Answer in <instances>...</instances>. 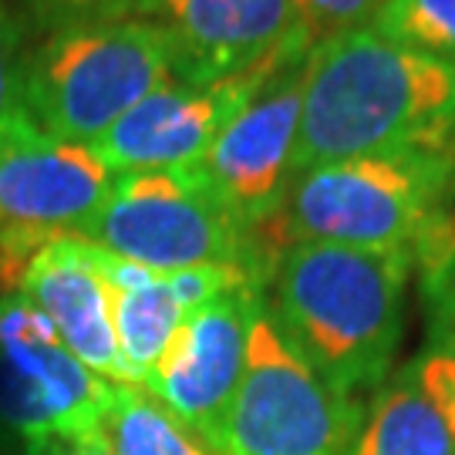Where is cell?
Wrapping results in <instances>:
<instances>
[{"label": "cell", "instance_id": "obj_4", "mask_svg": "<svg viewBox=\"0 0 455 455\" xmlns=\"http://www.w3.org/2000/svg\"><path fill=\"white\" fill-rule=\"evenodd\" d=\"M172 82V41L163 20L65 28L28 54L24 112L54 139L95 146L129 108Z\"/></svg>", "mask_w": 455, "mask_h": 455}, {"label": "cell", "instance_id": "obj_20", "mask_svg": "<svg viewBox=\"0 0 455 455\" xmlns=\"http://www.w3.org/2000/svg\"><path fill=\"white\" fill-rule=\"evenodd\" d=\"M28 37L24 24L0 0V125L14 122L24 112V68H28Z\"/></svg>", "mask_w": 455, "mask_h": 455}, {"label": "cell", "instance_id": "obj_22", "mask_svg": "<svg viewBox=\"0 0 455 455\" xmlns=\"http://www.w3.org/2000/svg\"><path fill=\"white\" fill-rule=\"evenodd\" d=\"M28 455H115L108 439L98 432H84V435H68V439H48L28 445Z\"/></svg>", "mask_w": 455, "mask_h": 455}, {"label": "cell", "instance_id": "obj_15", "mask_svg": "<svg viewBox=\"0 0 455 455\" xmlns=\"http://www.w3.org/2000/svg\"><path fill=\"white\" fill-rule=\"evenodd\" d=\"M112 293V327L129 385L148 388L163 364L165 351L180 334L186 310L163 283V274L139 287H108Z\"/></svg>", "mask_w": 455, "mask_h": 455}, {"label": "cell", "instance_id": "obj_17", "mask_svg": "<svg viewBox=\"0 0 455 455\" xmlns=\"http://www.w3.org/2000/svg\"><path fill=\"white\" fill-rule=\"evenodd\" d=\"M422 291L428 304V347L408 364V371L425 398L439 408L455 439V253L425 270Z\"/></svg>", "mask_w": 455, "mask_h": 455}, {"label": "cell", "instance_id": "obj_9", "mask_svg": "<svg viewBox=\"0 0 455 455\" xmlns=\"http://www.w3.org/2000/svg\"><path fill=\"white\" fill-rule=\"evenodd\" d=\"M304 61L280 68L260 92L229 118L212 146L193 165L180 169L199 193L260 233L274 223L293 186V152L304 105Z\"/></svg>", "mask_w": 455, "mask_h": 455}, {"label": "cell", "instance_id": "obj_16", "mask_svg": "<svg viewBox=\"0 0 455 455\" xmlns=\"http://www.w3.org/2000/svg\"><path fill=\"white\" fill-rule=\"evenodd\" d=\"M101 435L115 455H216L203 435L135 385H112Z\"/></svg>", "mask_w": 455, "mask_h": 455}, {"label": "cell", "instance_id": "obj_3", "mask_svg": "<svg viewBox=\"0 0 455 455\" xmlns=\"http://www.w3.org/2000/svg\"><path fill=\"white\" fill-rule=\"evenodd\" d=\"M452 182L455 156L449 152L324 163L293 180L274 223L287 246L402 250L425 274L455 253V212L445 203Z\"/></svg>", "mask_w": 455, "mask_h": 455}, {"label": "cell", "instance_id": "obj_12", "mask_svg": "<svg viewBox=\"0 0 455 455\" xmlns=\"http://www.w3.org/2000/svg\"><path fill=\"white\" fill-rule=\"evenodd\" d=\"M276 71L229 78L220 84H163L122 115L92 146V152L112 176L186 169L212 146L223 125Z\"/></svg>", "mask_w": 455, "mask_h": 455}, {"label": "cell", "instance_id": "obj_19", "mask_svg": "<svg viewBox=\"0 0 455 455\" xmlns=\"http://www.w3.org/2000/svg\"><path fill=\"white\" fill-rule=\"evenodd\" d=\"M41 31H65L84 24L163 20L165 0H20Z\"/></svg>", "mask_w": 455, "mask_h": 455}, {"label": "cell", "instance_id": "obj_14", "mask_svg": "<svg viewBox=\"0 0 455 455\" xmlns=\"http://www.w3.org/2000/svg\"><path fill=\"white\" fill-rule=\"evenodd\" d=\"M347 455H455V439L405 368L364 405V422Z\"/></svg>", "mask_w": 455, "mask_h": 455}, {"label": "cell", "instance_id": "obj_8", "mask_svg": "<svg viewBox=\"0 0 455 455\" xmlns=\"http://www.w3.org/2000/svg\"><path fill=\"white\" fill-rule=\"evenodd\" d=\"M112 381L88 371L20 291L0 293V428L24 445L98 432Z\"/></svg>", "mask_w": 455, "mask_h": 455}, {"label": "cell", "instance_id": "obj_5", "mask_svg": "<svg viewBox=\"0 0 455 455\" xmlns=\"http://www.w3.org/2000/svg\"><path fill=\"white\" fill-rule=\"evenodd\" d=\"M361 422L364 405L293 347L263 297L250 317L220 455H347Z\"/></svg>", "mask_w": 455, "mask_h": 455}, {"label": "cell", "instance_id": "obj_11", "mask_svg": "<svg viewBox=\"0 0 455 455\" xmlns=\"http://www.w3.org/2000/svg\"><path fill=\"white\" fill-rule=\"evenodd\" d=\"M260 300L263 291H236L186 314L176 341L146 388L165 411L210 442L216 455L243 374L250 317Z\"/></svg>", "mask_w": 455, "mask_h": 455}, {"label": "cell", "instance_id": "obj_21", "mask_svg": "<svg viewBox=\"0 0 455 455\" xmlns=\"http://www.w3.org/2000/svg\"><path fill=\"white\" fill-rule=\"evenodd\" d=\"M381 4L385 0H293V11L310 44H321L334 34L368 28Z\"/></svg>", "mask_w": 455, "mask_h": 455}, {"label": "cell", "instance_id": "obj_2", "mask_svg": "<svg viewBox=\"0 0 455 455\" xmlns=\"http://www.w3.org/2000/svg\"><path fill=\"white\" fill-rule=\"evenodd\" d=\"M411 270L402 250L293 243L276 253L267 307L334 388L361 398L388 381Z\"/></svg>", "mask_w": 455, "mask_h": 455}, {"label": "cell", "instance_id": "obj_13", "mask_svg": "<svg viewBox=\"0 0 455 455\" xmlns=\"http://www.w3.org/2000/svg\"><path fill=\"white\" fill-rule=\"evenodd\" d=\"M17 291L48 317L58 338L88 371L112 385H129L112 327V293L95 263V246L61 236L34 253Z\"/></svg>", "mask_w": 455, "mask_h": 455}, {"label": "cell", "instance_id": "obj_7", "mask_svg": "<svg viewBox=\"0 0 455 455\" xmlns=\"http://www.w3.org/2000/svg\"><path fill=\"white\" fill-rule=\"evenodd\" d=\"M112 182L92 146L54 139L31 115L0 125V293L17 291L41 246L82 227Z\"/></svg>", "mask_w": 455, "mask_h": 455}, {"label": "cell", "instance_id": "obj_6", "mask_svg": "<svg viewBox=\"0 0 455 455\" xmlns=\"http://www.w3.org/2000/svg\"><path fill=\"white\" fill-rule=\"evenodd\" d=\"M71 236L156 274L243 267L270 280L276 263L267 260L253 229L199 193L180 169L115 176L101 206Z\"/></svg>", "mask_w": 455, "mask_h": 455}, {"label": "cell", "instance_id": "obj_18", "mask_svg": "<svg viewBox=\"0 0 455 455\" xmlns=\"http://www.w3.org/2000/svg\"><path fill=\"white\" fill-rule=\"evenodd\" d=\"M368 28L385 41L455 65V0H385Z\"/></svg>", "mask_w": 455, "mask_h": 455}, {"label": "cell", "instance_id": "obj_1", "mask_svg": "<svg viewBox=\"0 0 455 455\" xmlns=\"http://www.w3.org/2000/svg\"><path fill=\"white\" fill-rule=\"evenodd\" d=\"M455 156V65L355 28L314 44L293 176L361 156Z\"/></svg>", "mask_w": 455, "mask_h": 455}, {"label": "cell", "instance_id": "obj_10", "mask_svg": "<svg viewBox=\"0 0 455 455\" xmlns=\"http://www.w3.org/2000/svg\"><path fill=\"white\" fill-rule=\"evenodd\" d=\"M163 28L182 84H220L304 61L307 34L293 0H165Z\"/></svg>", "mask_w": 455, "mask_h": 455}]
</instances>
